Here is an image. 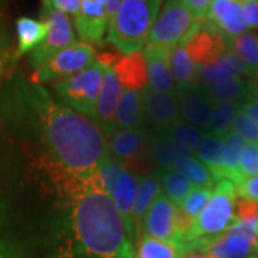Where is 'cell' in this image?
Returning a JSON list of instances; mask_svg holds the SVG:
<instances>
[{
	"instance_id": "cell-51",
	"label": "cell",
	"mask_w": 258,
	"mask_h": 258,
	"mask_svg": "<svg viewBox=\"0 0 258 258\" xmlns=\"http://www.w3.org/2000/svg\"><path fill=\"white\" fill-rule=\"evenodd\" d=\"M251 258H258V251H257V252H255V254H254V255H252V257H251Z\"/></svg>"
},
{
	"instance_id": "cell-34",
	"label": "cell",
	"mask_w": 258,
	"mask_h": 258,
	"mask_svg": "<svg viewBox=\"0 0 258 258\" xmlns=\"http://www.w3.org/2000/svg\"><path fill=\"white\" fill-rule=\"evenodd\" d=\"M158 174L161 178V186L164 189V194L175 204L176 207L182 203L185 197L194 189L192 184L175 169L158 172Z\"/></svg>"
},
{
	"instance_id": "cell-5",
	"label": "cell",
	"mask_w": 258,
	"mask_h": 258,
	"mask_svg": "<svg viewBox=\"0 0 258 258\" xmlns=\"http://www.w3.org/2000/svg\"><path fill=\"white\" fill-rule=\"evenodd\" d=\"M237 195V186L231 179H221L215 184L210 203L195 218L189 232L192 247L197 240L220 235L234 224V205Z\"/></svg>"
},
{
	"instance_id": "cell-16",
	"label": "cell",
	"mask_w": 258,
	"mask_h": 258,
	"mask_svg": "<svg viewBox=\"0 0 258 258\" xmlns=\"http://www.w3.org/2000/svg\"><path fill=\"white\" fill-rule=\"evenodd\" d=\"M145 118L152 126V132H165L179 120V106L176 93L144 91Z\"/></svg>"
},
{
	"instance_id": "cell-36",
	"label": "cell",
	"mask_w": 258,
	"mask_h": 258,
	"mask_svg": "<svg viewBox=\"0 0 258 258\" xmlns=\"http://www.w3.org/2000/svg\"><path fill=\"white\" fill-rule=\"evenodd\" d=\"M211 195L212 191L208 188H194L178 207L195 221V218L203 212L204 208L207 207V204L210 203Z\"/></svg>"
},
{
	"instance_id": "cell-12",
	"label": "cell",
	"mask_w": 258,
	"mask_h": 258,
	"mask_svg": "<svg viewBox=\"0 0 258 258\" xmlns=\"http://www.w3.org/2000/svg\"><path fill=\"white\" fill-rule=\"evenodd\" d=\"M175 217L176 205L166 197L165 194L161 192L145 214L141 235L147 234V235L152 237V238H157V240L178 244Z\"/></svg>"
},
{
	"instance_id": "cell-48",
	"label": "cell",
	"mask_w": 258,
	"mask_h": 258,
	"mask_svg": "<svg viewBox=\"0 0 258 258\" xmlns=\"http://www.w3.org/2000/svg\"><path fill=\"white\" fill-rule=\"evenodd\" d=\"M184 258H208V257H207V255H203V254H192V252H191V254H188V255Z\"/></svg>"
},
{
	"instance_id": "cell-14",
	"label": "cell",
	"mask_w": 258,
	"mask_h": 258,
	"mask_svg": "<svg viewBox=\"0 0 258 258\" xmlns=\"http://www.w3.org/2000/svg\"><path fill=\"white\" fill-rule=\"evenodd\" d=\"M207 22L217 29L230 43V40L248 32L244 10L238 0H212Z\"/></svg>"
},
{
	"instance_id": "cell-22",
	"label": "cell",
	"mask_w": 258,
	"mask_h": 258,
	"mask_svg": "<svg viewBox=\"0 0 258 258\" xmlns=\"http://www.w3.org/2000/svg\"><path fill=\"white\" fill-rule=\"evenodd\" d=\"M120 85L126 89L144 92L148 88L147 62L142 52L120 55L111 66Z\"/></svg>"
},
{
	"instance_id": "cell-25",
	"label": "cell",
	"mask_w": 258,
	"mask_h": 258,
	"mask_svg": "<svg viewBox=\"0 0 258 258\" xmlns=\"http://www.w3.org/2000/svg\"><path fill=\"white\" fill-rule=\"evenodd\" d=\"M171 71L176 85V91L200 88L198 66L186 53L182 43L171 49Z\"/></svg>"
},
{
	"instance_id": "cell-20",
	"label": "cell",
	"mask_w": 258,
	"mask_h": 258,
	"mask_svg": "<svg viewBox=\"0 0 258 258\" xmlns=\"http://www.w3.org/2000/svg\"><path fill=\"white\" fill-rule=\"evenodd\" d=\"M247 75V68L238 56L230 49L217 62L198 68V83L200 88H208L212 85L228 82ZM248 76V75H247Z\"/></svg>"
},
{
	"instance_id": "cell-15",
	"label": "cell",
	"mask_w": 258,
	"mask_h": 258,
	"mask_svg": "<svg viewBox=\"0 0 258 258\" xmlns=\"http://www.w3.org/2000/svg\"><path fill=\"white\" fill-rule=\"evenodd\" d=\"M139 184H141V175H137L125 168L118 176L111 194V200L115 204L116 210L119 211L120 217L123 218L132 242H135L138 238L137 225H135V203H137Z\"/></svg>"
},
{
	"instance_id": "cell-50",
	"label": "cell",
	"mask_w": 258,
	"mask_h": 258,
	"mask_svg": "<svg viewBox=\"0 0 258 258\" xmlns=\"http://www.w3.org/2000/svg\"><path fill=\"white\" fill-rule=\"evenodd\" d=\"M251 81H252V83L255 85V88H257V89H258V74L255 75V76H254V78H252Z\"/></svg>"
},
{
	"instance_id": "cell-47",
	"label": "cell",
	"mask_w": 258,
	"mask_h": 258,
	"mask_svg": "<svg viewBox=\"0 0 258 258\" xmlns=\"http://www.w3.org/2000/svg\"><path fill=\"white\" fill-rule=\"evenodd\" d=\"M122 0H106V13H108V20H111L115 13L119 9Z\"/></svg>"
},
{
	"instance_id": "cell-8",
	"label": "cell",
	"mask_w": 258,
	"mask_h": 258,
	"mask_svg": "<svg viewBox=\"0 0 258 258\" xmlns=\"http://www.w3.org/2000/svg\"><path fill=\"white\" fill-rule=\"evenodd\" d=\"M40 20L47 25V35L45 40L29 55V64L33 69H37L52 56L76 43L72 20L68 15L56 10L49 0L42 2Z\"/></svg>"
},
{
	"instance_id": "cell-30",
	"label": "cell",
	"mask_w": 258,
	"mask_h": 258,
	"mask_svg": "<svg viewBox=\"0 0 258 258\" xmlns=\"http://www.w3.org/2000/svg\"><path fill=\"white\" fill-rule=\"evenodd\" d=\"M197 158L208 166L211 171L215 182L222 179V159H224V148H222V138L215 137L211 134H207L204 137L203 142L195 151Z\"/></svg>"
},
{
	"instance_id": "cell-10",
	"label": "cell",
	"mask_w": 258,
	"mask_h": 258,
	"mask_svg": "<svg viewBox=\"0 0 258 258\" xmlns=\"http://www.w3.org/2000/svg\"><path fill=\"white\" fill-rule=\"evenodd\" d=\"M182 45L198 68L217 62L228 50V40L207 20L198 25Z\"/></svg>"
},
{
	"instance_id": "cell-24",
	"label": "cell",
	"mask_w": 258,
	"mask_h": 258,
	"mask_svg": "<svg viewBox=\"0 0 258 258\" xmlns=\"http://www.w3.org/2000/svg\"><path fill=\"white\" fill-rule=\"evenodd\" d=\"M47 35V25L37 19L22 16L16 20V39L18 45L12 56V62L16 63L26 53L36 49Z\"/></svg>"
},
{
	"instance_id": "cell-45",
	"label": "cell",
	"mask_w": 258,
	"mask_h": 258,
	"mask_svg": "<svg viewBox=\"0 0 258 258\" xmlns=\"http://www.w3.org/2000/svg\"><path fill=\"white\" fill-rule=\"evenodd\" d=\"M188 9L192 12V15L198 19L200 22L207 20V15L211 6L212 0H184Z\"/></svg>"
},
{
	"instance_id": "cell-53",
	"label": "cell",
	"mask_w": 258,
	"mask_h": 258,
	"mask_svg": "<svg viewBox=\"0 0 258 258\" xmlns=\"http://www.w3.org/2000/svg\"><path fill=\"white\" fill-rule=\"evenodd\" d=\"M238 2H240V0H238Z\"/></svg>"
},
{
	"instance_id": "cell-39",
	"label": "cell",
	"mask_w": 258,
	"mask_h": 258,
	"mask_svg": "<svg viewBox=\"0 0 258 258\" xmlns=\"http://www.w3.org/2000/svg\"><path fill=\"white\" fill-rule=\"evenodd\" d=\"M234 215L237 221H258V201L237 195L234 205Z\"/></svg>"
},
{
	"instance_id": "cell-42",
	"label": "cell",
	"mask_w": 258,
	"mask_h": 258,
	"mask_svg": "<svg viewBox=\"0 0 258 258\" xmlns=\"http://www.w3.org/2000/svg\"><path fill=\"white\" fill-rule=\"evenodd\" d=\"M49 3L56 10H59V12H62L68 16H72L75 19L81 12L82 0H49Z\"/></svg>"
},
{
	"instance_id": "cell-17",
	"label": "cell",
	"mask_w": 258,
	"mask_h": 258,
	"mask_svg": "<svg viewBox=\"0 0 258 258\" xmlns=\"http://www.w3.org/2000/svg\"><path fill=\"white\" fill-rule=\"evenodd\" d=\"M120 82L115 72L109 66H103V79H102L101 92L96 103V111L93 120L101 126L106 137L116 131L115 125V112L118 106L120 92Z\"/></svg>"
},
{
	"instance_id": "cell-46",
	"label": "cell",
	"mask_w": 258,
	"mask_h": 258,
	"mask_svg": "<svg viewBox=\"0 0 258 258\" xmlns=\"http://www.w3.org/2000/svg\"><path fill=\"white\" fill-rule=\"evenodd\" d=\"M240 111L258 125V98H255L254 95L248 96L245 101L240 103Z\"/></svg>"
},
{
	"instance_id": "cell-4",
	"label": "cell",
	"mask_w": 258,
	"mask_h": 258,
	"mask_svg": "<svg viewBox=\"0 0 258 258\" xmlns=\"http://www.w3.org/2000/svg\"><path fill=\"white\" fill-rule=\"evenodd\" d=\"M103 79V64L98 60L78 74L53 83L57 101L68 108L93 119Z\"/></svg>"
},
{
	"instance_id": "cell-11",
	"label": "cell",
	"mask_w": 258,
	"mask_h": 258,
	"mask_svg": "<svg viewBox=\"0 0 258 258\" xmlns=\"http://www.w3.org/2000/svg\"><path fill=\"white\" fill-rule=\"evenodd\" d=\"M194 251L203 252L210 258H251L258 251V244L241 234L225 231L215 237L197 240L194 242Z\"/></svg>"
},
{
	"instance_id": "cell-6",
	"label": "cell",
	"mask_w": 258,
	"mask_h": 258,
	"mask_svg": "<svg viewBox=\"0 0 258 258\" xmlns=\"http://www.w3.org/2000/svg\"><path fill=\"white\" fill-rule=\"evenodd\" d=\"M149 137L145 128L116 129L106 137L108 154L137 175L154 174Z\"/></svg>"
},
{
	"instance_id": "cell-37",
	"label": "cell",
	"mask_w": 258,
	"mask_h": 258,
	"mask_svg": "<svg viewBox=\"0 0 258 258\" xmlns=\"http://www.w3.org/2000/svg\"><path fill=\"white\" fill-rule=\"evenodd\" d=\"M258 174V144L249 142L245 144L240 157V184L249 176H254ZM238 184V185H240ZM237 185V186H238Z\"/></svg>"
},
{
	"instance_id": "cell-9",
	"label": "cell",
	"mask_w": 258,
	"mask_h": 258,
	"mask_svg": "<svg viewBox=\"0 0 258 258\" xmlns=\"http://www.w3.org/2000/svg\"><path fill=\"white\" fill-rule=\"evenodd\" d=\"M93 62H96L95 49L86 42H76L75 45L60 50L42 66L35 69L30 76V81L37 85L57 82L86 69Z\"/></svg>"
},
{
	"instance_id": "cell-21",
	"label": "cell",
	"mask_w": 258,
	"mask_h": 258,
	"mask_svg": "<svg viewBox=\"0 0 258 258\" xmlns=\"http://www.w3.org/2000/svg\"><path fill=\"white\" fill-rule=\"evenodd\" d=\"M149 144H151V157L154 161V165L157 166V172L175 169L176 165L185 157H189L192 154L164 132H151Z\"/></svg>"
},
{
	"instance_id": "cell-2",
	"label": "cell",
	"mask_w": 258,
	"mask_h": 258,
	"mask_svg": "<svg viewBox=\"0 0 258 258\" xmlns=\"http://www.w3.org/2000/svg\"><path fill=\"white\" fill-rule=\"evenodd\" d=\"M0 151L89 178L108 155V144L92 118L10 71L0 91Z\"/></svg>"
},
{
	"instance_id": "cell-33",
	"label": "cell",
	"mask_w": 258,
	"mask_h": 258,
	"mask_svg": "<svg viewBox=\"0 0 258 258\" xmlns=\"http://www.w3.org/2000/svg\"><path fill=\"white\" fill-rule=\"evenodd\" d=\"M238 111H240V102H224L214 105L211 123L207 132L215 137L225 135L228 131L232 129L231 126Z\"/></svg>"
},
{
	"instance_id": "cell-1",
	"label": "cell",
	"mask_w": 258,
	"mask_h": 258,
	"mask_svg": "<svg viewBox=\"0 0 258 258\" xmlns=\"http://www.w3.org/2000/svg\"><path fill=\"white\" fill-rule=\"evenodd\" d=\"M2 222L26 258H134V242L98 171L79 178L2 155Z\"/></svg>"
},
{
	"instance_id": "cell-26",
	"label": "cell",
	"mask_w": 258,
	"mask_h": 258,
	"mask_svg": "<svg viewBox=\"0 0 258 258\" xmlns=\"http://www.w3.org/2000/svg\"><path fill=\"white\" fill-rule=\"evenodd\" d=\"M222 148H224V159H222V179H231L235 186L240 184V157L245 147V139L234 129L222 135Z\"/></svg>"
},
{
	"instance_id": "cell-40",
	"label": "cell",
	"mask_w": 258,
	"mask_h": 258,
	"mask_svg": "<svg viewBox=\"0 0 258 258\" xmlns=\"http://www.w3.org/2000/svg\"><path fill=\"white\" fill-rule=\"evenodd\" d=\"M12 50H10V37L6 29L0 26V91L10 74L9 63L12 60Z\"/></svg>"
},
{
	"instance_id": "cell-18",
	"label": "cell",
	"mask_w": 258,
	"mask_h": 258,
	"mask_svg": "<svg viewBox=\"0 0 258 258\" xmlns=\"http://www.w3.org/2000/svg\"><path fill=\"white\" fill-rule=\"evenodd\" d=\"M75 28L83 42L99 43L108 30L106 0H82L81 12L74 19Z\"/></svg>"
},
{
	"instance_id": "cell-27",
	"label": "cell",
	"mask_w": 258,
	"mask_h": 258,
	"mask_svg": "<svg viewBox=\"0 0 258 258\" xmlns=\"http://www.w3.org/2000/svg\"><path fill=\"white\" fill-rule=\"evenodd\" d=\"M201 89L214 105L224 103V102H240L241 103L248 96H251L252 81H245V79L238 78L234 81L212 85V86L201 88Z\"/></svg>"
},
{
	"instance_id": "cell-19",
	"label": "cell",
	"mask_w": 258,
	"mask_h": 258,
	"mask_svg": "<svg viewBox=\"0 0 258 258\" xmlns=\"http://www.w3.org/2000/svg\"><path fill=\"white\" fill-rule=\"evenodd\" d=\"M176 98L182 120L208 131L212 119L214 103L208 99L203 89L192 88L176 91Z\"/></svg>"
},
{
	"instance_id": "cell-35",
	"label": "cell",
	"mask_w": 258,
	"mask_h": 258,
	"mask_svg": "<svg viewBox=\"0 0 258 258\" xmlns=\"http://www.w3.org/2000/svg\"><path fill=\"white\" fill-rule=\"evenodd\" d=\"M164 134L172 139H175L178 144H181L182 147L186 148L189 152L197 151V148L200 147V144L203 142L204 137L207 135L203 129L195 126L192 123H188L185 120H178L169 129H166Z\"/></svg>"
},
{
	"instance_id": "cell-38",
	"label": "cell",
	"mask_w": 258,
	"mask_h": 258,
	"mask_svg": "<svg viewBox=\"0 0 258 258\" xmlns=\"http://www.w3.org/2000/svg\"><path fill=\"white\" fill-rule=\"evenodd\" d=\"M125 169V166L119 164L118 161H115L113 158L108 154L106 157L102 159V162L99 164L98 168V174L101 176V181L108 195L111 197L112 189H113V185L116 182L118 176L120 175V172Z\"/></svg>"
},
{
	"instance_id": "cell-23",
	"label": "cell",
	"mask_w": 258,
	"mask_h": 258,
	"mask_svg": "<svg viewBox=\"0 0 258 258\" xmlns=\"http://www.w3.org/2000/svg\"><path fill=\"white\" fill-rule=\"evenodd\" d=\"M145 108H144V92L125 89L120 92L115 125L116 129H138L145 125Z\"/></svg>"
},
{
	"instance_id": "cell-32",
	"label": "cell",
	"mask_w": 258,
	"mask_h": 258,
	"mask_svg": "<svg viewBox=\"0 0 258 258\" xmlns=\"http://www.w3.org/2000/svg\"><path fill=\"white\" fill-rule=\"evenodd\" d=\"M175 171H178L182 176H185L192 186L195 188H208L211 189L214 185L217 184L211 171L208 166H205L197 157H185L178 165Z\"/></svg>"
},
{
	"instance_id": "cell-49",
	"label": "cell",
	"mask_w": 258,
	"mask_h": 258,
	"mask_svg": "<svg viewBox=\"0 0 258 258\" xmlns=\"http://www.w3.org/2000/svg\"><path fill=\"white\" fill-rule=\"evenodd\" d=\"M251 95H254L255 98H258V89L255 88V85L252 83V91H251Z\"/></svg>"
},
{
	"instance_id": "cell-7",
	"label": "cell",
	"mask_w": 258,
	"mask_h": 258,
	"mask_svg": "<svg viewBox=\"0 0 258 258\" xmlns=\"http://www.w3.org/2000/svg\"><path fill=\"white\" fill-rule=\"evenodd\" d=\"M201 22L188 9L184 0H164L148 42L172 49L184 43Z\"/></svg>"
},
{
	"instance_id": "cell-52",
	"label": "cell",
	"mask_w": 258,
	"mask_h": 258,
	"mask_svg": "<svg viewBox=\"0 0 258 258\" xmlns=\"http://www.w3.org/2000/svg\"><path fill=\"white\" fill-rule=\"evenodd\" d=\"M257 241H258V222H257Z\"/></svg>"
},
{
	"instance_id": "cell-13",
	"label": "cell",
	"mask_w": 258,
	"mask_h": 258,
	"mask_svg": "<svg viewBox=\"0 0 258 258\" xmlns=\"http://www.w3.org/2000/svg\"><path fill=\"white\" fill-rule=\"evenodd\" d=\"M148 69V89L162 93H176L171 71V49L148 42L144 50Z\"/></svg>"
},
{
	"instance_id": "cell-44",
	"label": "cell",
	"mask_w": 258,
	"mask_h": 258,
	"mask_svg": "<svg viewBox=\"0 0 258 258\" xmlns=\"http://www.w3.org/2000/svg\"><path fill=\"white\" fill-rule=\"evenodd\" d=\"M237 192L241 197H247V198L258 201V174L254 176H249L247 179H244L237 186Z\"/></svg>"
},
{
	"instance_id": "cell-3",
	"label": "cell",
	"mask_w": 258,
	"mask_h": 258,
	"mask_svg": "<svg viewBox=\"0 0 258 258\" xmlns=\"http://www.w3.org/2000/svg\"><path fill=\"white\" fill-rule=\"evenodd\" d=\"M164 0H122L108 23V42L120 55L141 52L149 39Z\"/></svg>"
},
{
	"instance_id": "cell-31",
	"label": "cell",
	"mask_w": 258,
	"mask_h": 258,
	"mask_svg": "<svg viewBox=\"0 0 258 258\" xmlns=\"http://www.w3.org/2000/svg\"><path fill=\"white\" fill-rule=\"evenodd\" d=\"M228 49L245 64L248 76L254 78L258 74V35L254 32H247L230 40Z\"/></svg>"
},
{
	"instance_id": "cell-54",
	"label": "cell",
	"mask_w": 258,
	"mask_h": 258,
	"mask_svg": "<svg viewBox=\"0 0 258 258\" xmlns=\"http://www.w3.org/2000/svg\"><path fill=\"white\" fill-rule=\"evenodd\" d=\"M208 258H210V257H208Z\"/></svg>"
},
{
	"instance_id": "cell-43",
	"label": "cell",
	"mask_w": 258,
	"mask_h": 258,
	"mask_svg": "<svg viewBox=\"0 0 258 258\" xmlns=\"http://www.w3.org/2000/svg\"><path fill=\"white\" fill-rule=\"evenodd\" d=\"M248 28L258 29V0H240Z\"/></svg>"
},
{
	"instance_id": "cell-29",
	"label": "cell",
	"mask_w": 258,
	"mask_h": 258,
	"mask_svg": "<svg viewBox=\"0 0 258 258\" xmlns=\"http://www.w3.org/2000/svg\"><path fill=\"white\" fill-rule=\"evenodd\" d=\"M189 251L174 242L152 238L147 234H142L138 240V249L135 258H184Z\"/></svg>"
},
{
	"instance_id": "cell-41",
	"label": "cell",
	"mask_w": 258,
	"mask_h": 258,
	"mask_svg": "<svg viewBox=\"0 0 258 258\" xmlns=\"http://www.w3.org/2000/svg\"><path fill=\"white\" fill-rule=\"evenodd\" d=\"M232 129L235 132H238L245 141L258 144V125L254 123L245 113H242L241 111H238L235 119H234Z\"/></svg>"
},
{
	"instance_id": "cell-28",
	"label": "cell",
	"mask_w": 258,
	"mask_h": 258,
	"mask_svg": "<svg viewBox=\"0 0 258 258\" xmlns=\"http://www.w3.org/2000/svg\"><path fill=\"white\" fill-rule=\"evenodd\" d=\"M161 188H162L161 178H159L158 172L141 176V184H139L137 203H135V225H137L138 240L141 237V230H142V222L145 218V214L151 208L155 198L161 194Z\"/></svg>"
}]
</instances>
